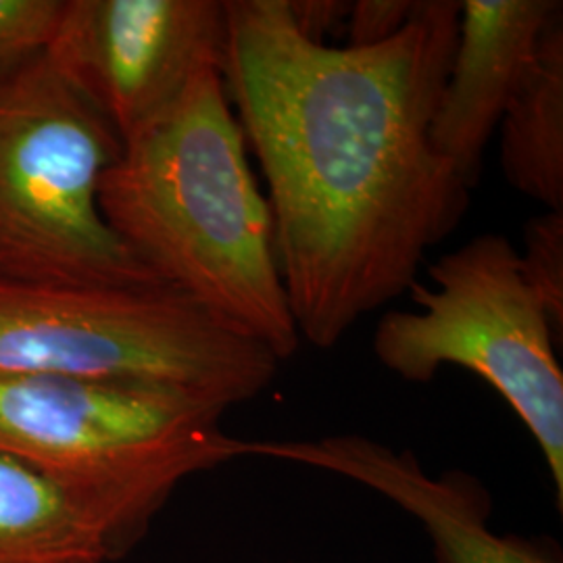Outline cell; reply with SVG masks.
I'll use <instances>...</instances> for the list:
<instances>
[{"mask_svg":"<svg viewBox=\"0 0 563 563\" xmlns=\"http://www.w3.org/2000/svg\"><path fill=\"white\" fill-rule=\"evenodd\" d=\"M413 282L418 309L386 311L376 325V360L405 383L423 384L463 367L490 384L543 453L563 509V372L555 325L520 269L514 242L481 234Z\"/></svg>","mask_w":563,"mask_h":563,"instance_id":"cell-6","label":"cell"},{"mask_svg":"<svg viewBox=\"0 0 563 563\" xmlns=\"http://www.w3.org/2000/svg\"><path fill=\"white\" fill-rule=\"evenodd\" d=\"M560 0H463L430 139L474 188L484 151L534 60Z\"/></svg>","mask_w":563,"mask_h":563,"instance_id":"cell-9","label":"cell"},{"mask_svg":"<svg viewBox=\"0 0 563 563\" xmlns=\"http://www.w3.org/2000/svg\"><path fill=\"white\" fill-rule=\"evenodd\" d=\"M225 46V0H65L46 55L123 141L222 71Z\"/></svg>","mask_w":563,"mask_h":563,"instance_id":"cell-7","label":"cell"},{"mask_svg":"<svg viewBox=\"0 0 563 563\" xmlns=\"http://www.w3.org/2000/svg\"><path fill=\"white\" fill-rule=\"evenodd\" d=\"M242 455L301 463L363 484L422 523L437 563H560L541 544L490 526V495L474 476H432L411 451L363 434L316 441H244Z\"/></svg>","mask_w":563,"mask_h":563,"instance_id":"cell-8","label":"cell"},{"mask_svg":"<svg viewBox=\"0 0 563 563\" xmlns=\"http://www.w3.org/2000/svg\"><path fill=\"white\" fill-rule=\"evenodd\" d=\"M120 153L115 128L48 55L0 80V280L165 284L102 218L99 188Z\"/></svg>","mask_w":563,"mask_h":563,"instance_id":"cell-5","label":"cell"},{"mask_svg":"<svg viewBox=\"0 0 563 563\" xmlns=\"http://www.w3.org/2000/svg\"><path fill=\"white\" fill-rule=\"evenodd\" d=\"M499 128L505 180L544 209L563 211V9L547 23Z\"/></svg>","mask_w":563,"mask_h":563,"instance_id":"cell-10","label":"cell"},{"mask_svg":"<svg viewBox=\"0 0 563 563\" xmlns=\"http://www.w3.org/2000/svg\"><path fill=\"white\" fill-rule=\"evenodd\" d=\"M278 357L174 286L63 288L0 280V376L155 384L232 407Z\"/></svg>","mask_w":563,"mask_h":563,"instance_id":"cell-4","label":"cell"},{"mask_svg":"<svg viewBox=\"0 0 563 563\" xmlns=\"http://www.w3.org/2000/svg\"><path fill=\"white\" fill-rule=\"evenodd\" d=\"M228 409L155 384L0 376V453L78 505L118 562L184 481L242 457Z\"/></svg>","mask_w":563,"mask_h":563,"instance_id":"cell-3","label":"cell"},{"mask_svg":"<svg viewBox=\"0 0 563 563\" xmlns=\"http://www.w3.org/2000/svg\"><path fill=\"white\" fill-rule=\"evenodd\" d=\"M416 11L409 0H362L351 4L349 34L353 46L378 44L395 36Z\"/></svg>","mask_w":563,"mask_h":563,"instance_id":"cell-14","label":"cell"},{"mask_svg":"<svg viewBox=\"0 0 563 563\" xmlns=\"http://www.w3.org/2000/svg\"><path fill=\"white\" fill-rule=\"evenodd\" d=\"M222 78L262 165L282 284L301 341L332 349L418 282L472 188L430 139L460 2H416L367 46L307 36L288 0H225Z\"/></svg>","mask_w":563,"mask_h":563,"instance_id":"cell-1","label":"cell"},{"mask_svg":"<svg viewBox=\"0 0 563 563\" xmlns=\"http://www.w3.org/2000/svg\"><path fill=\"white\" fill-rule=\"evenodd\" d=\"M65 0H0V80L48 53Z\"/></svg>","mask_w":563,"mask_h":563,"instance_id":"cell-12","label":"cell"},{"mask_svg":"<svg viewBox=\"0 0 563 563\" xmlns=\"http://www.w3.org/2000/svg\"><path fill=\"white\" fill-rule=\"evenodd\" d=\"M101 530L34 467L0 453V563H113Z\"/></svg>","mask_w":563,"mask_h":563,"instance_id":"cell-11","label":"cell"},{"mask_svg":"<svg viewBox=\"0 0 563 563\" xmlns=\"http://www.w3.org/2000/svg\"><path fill=\"white\" fill-rule=\"evenodd\" d=\"M520 269L543 301L558 334L563 328V211L544 209L523 228Z\"/></svg>","mask_w":563,"mask_h":563,"instance_id":"cell-13","label":"cell"},{"mask_svg":"<svg viewBox=\"0 0 563 563\" xmlns=\"http://www.w3.org/2000/svg\"><path fill=\"white\" fill-rule=\"evenodd\" d=\"M107 225L159 280L262 342L278 362L301 336L274 251L267 199L220 69L121 141L99 188Z\"/></svg>","mask_w":563,"mask_h":563,"instance_id":"cell-2","label":"cell"}]
</instances>
